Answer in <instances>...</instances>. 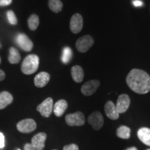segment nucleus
Masks as SVG:
<instances>
[{
  "instance_id": "1",
  "label": "nucleus",
  "mask_w": 150,
  "mask_h": 150,
  "mask_svg": "<svg viewBox=\"0 0 150 150\" xmlns=\"http://www.w3.org/2000/svg\"><path fill=\"white\" fill-rule=\"evenodd\" d=\"M127 85L136 93L144 95L150 91V76L145 71L133 69L127 75Z\"/></svg>"
},
{
  "instance_id": "2",
  "label": "nucleus",
  "mask_w": 150,
  "mask_h": 150,
  "mask_svg": "<svg viewBox=\"0 0 150 150\" xmlns=\"http://www.w3.org/2000/svg\"><path fill=\"white\" fill-rule=\"evenodd\" d=\"M40 59L35 54H30L24 59L21 65V70L24 74H31L35 72L39 67Z\"/></svg>"
},
{
  "instance_id": "3",
  "label": "nucleus",
  "mask_w": 150,
  "mask_h": 150,
  "mask_svg": "<svg viewBox=\"0 0 150 150\" xmlns=\"http://www.w3.org/2000/svg\"><path fill=\"white\" fill-rule=\"evenodd\" d=\"M65 122L70 127L83 126L85 124V117L83 112L77 111L74 113L67 114L65 116Z\"/></svg>"
},
{
  "instance_id": "4",
  "label": "nucleus",
  "mask_w": 150,
  "mask_h": 150,
  "mask_svg": "<svg viewBox=\"0 0 150 150\" xmlns=\"http://www.w3.org/2000/svg\"><path fill=\"white\" fill-rule=\"evenodd\" d=\"M94 45V39L91 35H86L79 38L76 42V48L81 53H85Z\"/></svg>"
},
{
  "instance_id": "5",
  "label": "nucleus",
  "mask_w": 150,
  "mask_h": 150,
  "mask_svg": "<svg viewBox=\"0 0 150 150\" xmlns=\"http://www.w3.org/2000/svg\"><path fill=\"white\" fill-rule=\"evenodd\" d=\"M17 129L21 133L29 134L36 129V122L33 119H24L17 124Z\"/></svg>"
},
{
  "instance_id": "6",
  "label": "nucleus",
  "mask_w": 150,
  "mask_h": 150,
  "mask_svg": "<svg viewBox=\"0 0 150 150\" xmlns=\"http://www.w3.org/2000/svg\"><path fill=\"white\" fill-rule=\"evenodd\" d=\"M54 102L51 97H48L37 106V110L45 117H49L53 111Z\"/></svg>"
},
{
  "instance_id": "7",
  "label": "nucleus",
  "mask_w": 150,
  "mask_h": 150,
  "mask_svg": "<svg viewBox=\"0 0 150 150\" xmlns=\"http://www.w3.org/2000/svg\"><path fill=\"white\" fill-rule=\"evenodd\" d=\"M83 20L79 13H75L72 16L70 22V29L73 33H80L83 29Z\"/></svg>"
},
{
  "instance_id": "8",
  "label": "nucleus",
  "mask_w": 150,
  "mask_h": 150,
  "mask_svg": "<svg viewBox=\"0 0 150 150\" xmlns=\"http://www.w3.org/2000/svg\"><path fill=\"white\" fill-rule=\"evenodd\" d=\"M88 122L95 130L97 131L104 125V117L100 112L95 111L88 116Z\"/></svg>"
},
{
  "instance_id": "9",
  "label": "nucleus",
  "mask_w": 150,
  "mask_h": 150,
  "mask_svg": "<svg viewBox=\"0 0 150 150\" xmlns=\"http://www.w3.org/2000/svg\"><path fill=\"white\" fill-rule=\"evenodd\" d=\"M99 85H100V82L98 80L88 81L82 86L81 91L85 96H91L96 92Z\"/></svg>"
},
{
  "instance_id": "10",
  "label": "nucleus",
  "mask_w": 150,
  "mask_h": 150,
  "mask_svg": "<svg viewBox=\"0 0 150 150\" xmlns=\"http://www.w3.org/2000/svg\"><path fill=\"white\" fill-rule=\"evenodd\" d=\"M17 43L22 50L26 52H30L33 47V43L27 35L19 33L16 38Z\"/></svg>"
},
{
  "instance_id": "11",
  "label": "nucleus",
  "mask_w": 150,
  "mask_h": 150,
  "mask_svg": "<svg viewBox=\"0 0 150 150\" xmlns=\"http://www.w3.org/2000/svg\"><path fill=\"white\" fill-rule=\"evenodd\" d=\"M131 99L129 98V95L127 94H122L118 97L115 106L117 108V112L120 113H124L128 110V108L130 106Z\"/></svg>"
},
{
  "instance_id": "12",
  "label": "nucleus",
  "mask_w": 150,
  "mask_h": 150,
  "mask_svg": "<svg viewBox=\"0 0 150 150\" xmlns=\"http://www.w3.org/2000/svg\"><path fill=\"white\" fill-rule=\"evenodd\" d=\"M47 134L44 132H40L35 135L31 139V145L35 150H43L45 147Z\"/></svg>"
},
{
  "instance_id": "13",
  "label": "nucleus",
  "mask_w": 150,
  "mask_h": 150,
  "mask_svg": "<svg viewBox=\"0 0 150 150\" xmlns=\"http://www.w3.org/2000/svg\"><path fill=\"white\" fill-rule=\"evenodd\" d=\"M104 110L106 116L112 120H117L120 117V114L117 112L115 104L111 101H108L106 103L104 106Z\"/></svg>"
},
{
  "instance_id": "14",
  "label": "nucleus",
  "mask_w": 150,
  "mask_h": 150,
  "mask_svg": "<svg viewBox=\"0 0 150 150\" xmlns=\"http://www.w3.org/2000/svg\"><path fill=\"white\" fill-rule=\"evenodd\" d=\"M50 75L46 72H41L38 74L34 78V84L38 88H43L49 83Z\"/></svg>"
},
{
  "instance_id": "15",
  "label": "nucleus",
  "mask_w": 150,
  "mask_h": 150,
  "mask_svg": "<svg viewBox=\"0 0 150 150\" xmlns=\"http://www.w3.org/2000/svg\"><path fill=\"white\" fill-rule=\"evenodd\" d=\"M68 104H67V101L65 99H60L54 105L53 111L55 114L56 116L57 117H61L63 115L65 110H66Z\"/></svg>"
},
{
  "instance_id": "16",
  "label": "nucleus",
  "mask_w": 150,
  "mask_h": 150,
  "mask_svg": "<svg viewBox=\"0 0 150 150\" xmlns=\"http://www.w3.org/2000/svg\"><path fill=\"white\" fill-rule=\"evenodd\" d=\"M71 74L72 79L76 83H81L83 80L84 72L83 68L79 65H74L71 68Z\"/></svg>"
},
{
  "instance_id": "17",
  "label": "nucleus",
  "mask_w": 150,
  "mask_h": 150,
  "mask_svg": "<svg viewBox=\"0 0 150 150\" xmlns=\"http://www.w3.org/2000/svg\"><path fill=\"white\" fill-rule=\"evenodd\" d=\"M138 137L142 143L150 146V129L147 127H142L138 131Z\"/></svg>"
},
{
  "instance_id": "18",
  "label": "nucleus",
  "mask_w": 150,
  "mask_h": 150,
  "mask_svg": "<svg viewBox=\"0 0 150 150\" xmlns=\"http://www.w3.org/2000/svg\"><path fill=\"white\" fill-rule=\"evenodd\" d=\"M13 101V95L7 91H3L0 93V109H3L11 104Z\"/></svg>"
},
{
  "instance_id": "19",
  "label": "nucleus",
  "mask_w": 150,
  "mask_h": 150,
  "mask_svg": "<svg viewBox=\"0 0 150 150\" xmlns=\"http://www.w3.org/2000/svg\"><path fill=\"white\" fill-rule=\"evenodd\" d=\"M21 60V56L18 50L15 47H11L9 50L8 61L11 64H17Z\"/></svg>"
},
{
  "instance_id": "20",
  "label": "nucleus",
  "mask_w": 150,
  "mask_h": 150,
  "mask_svg": "<svg viewBox=\"0 0 150 150\" xmlns=\"http://www.w3.org/2000/svg\"><path fill=\"white\" fill-rule=\"evenodd\" d=\"M116 135L122 139H129L131 136V129L127 126H120L117 129Z\"/></svg>"
},
{
  "instance_id": "21",
  "label": "nucleus",
  "mask_w": 150,
  "mask_h": 150,
  "mask_svg": "<svg viewBox=\"0 0 150 150\" xmlns=\"http://www.w3.org/2000/svg\"><path fill=\"white\" fill-rule=\"evenodd\" d=\"M48 6L50 10L58 13L62 11L63 4L61 0H49Z\"/></svg>"
},
{
  "instance_id": "22",
  "label": "nucleus",
  "mask_w": 150,
  "mask_h": 150,
  "mask_svg": "<svg viewBox=\"0 0 150 150\" xmlns=\"http://www.w3.org/2000/svg\"><path fill=\"white\" fill-rule=\"evenodd\" d=\"M40 20H39V17L35 14L31 15L28 19V26L31 31H35L38 27Z\"/></svg>"
},
{
  "instance_id": "23",
  "label": "nucleus",
  "mask_w": 150,
  "mask_h": 150,
  "mask_svg": "<svg viewBox=\"0 0 150 150\" xmlns=\"http://www.w3.org/2000/svg\"><path fill=\"white\" fill-rule=\"evenodd\" d=\"M72 57V51L71 50L70 47H66L63 49V54H62V57L61 60L62 62L65 64H67L70 61Z\"/></svg>"
},
{
  "instance_id": "24",
  "label": "nucleus",
  "mask_w": 150,
  "mask_h": 150,
  "mask_svg": "<svg viewBox=\"0 0 150 150\" xmlns=\"http://www.w3.org/2000/svg\"><path fill=\"white\" fill-rule=\"evenodd\" d=\"M6 15L9 23L13 24V25H16V24H18V19H17L13 11H8V12H7Z\"/></svg>"
},
{
  "instance_id": "25",
  "label": "nucleus",
  "mask_w": 150,
  "mask_h": 150,
  "mask_svg": "<svg viewBox=\"0 0 150 150\" xmlns=\"http://www.w3.org/2000/svg\"><path fill=\"white\" fill-rule=\"evenodd\" d=\"M63 150H79V147L76 144H70V145H65L63 147Z\"/></svg>"
},
{
  "instance_id": "26",
  "label": "nucleus",
  "mask_w": 150,
  "mask_h": 150,
  "mask_svg": "<svg viewBox=\"0 0 150 150\" xmlns=\"http://www.w3.org/2000/svg\"><path fill=\"white\" fill-rule=\"evenodd\" d=\"M5 146V138L4 134L0 132V149H3Z\"/></svg>"
},
{
  "instance_id": "27",
  "label": "nucleus",
  "mask_w": 150,
  "mask_h": 150,
  "mask_svg": "<svg viewBox=\"0 0 150 150\" xmlns=\"http://www.w3.org/2000/svg\"><path fill=\"white\" fill-rule=\"evenodd\" d=\"M13 0H0V6H8L12 3Z\"/></svg>"
},
{
  "instance_id": "28",
  "label": "nucleus",
  "mask_w": 150,
  "mask_h": 150,
  "mask_svg": "<svg viewBox=\"0 0 150 150\" xmlns=\"http://www.w3.org/2000/svg\"><path fill=\"white\" fill-rule=\"evenodd\" d=\"M24 150H35V148L31 145V144L27 143L24 146Z\"/></svg>"
},
{
  "instance_id": "29",
  "label": "nucleus",
  "mask_w": 150,
  "mask_h": 150,
  "mask_svg": "<svg viewBox=\"0 0 150 150\" xmlns=\"http://www.w3.org/2000/svg\"><path fill=\"white\" fill-rule=\"evenodd\" d=\"M134 5L135 6H141L142 5V2L141 1H140V0H134Z\"/></svg>"
},
{
  "instance_id": "30",
  "label": "nucleus",
  "mask_w": 150,
  "mask_h": 150,
  "mask_svg": "<svg viewBox=\"0 0 150 150\" xmlns=\"http://www.w3.org/2000/svg\"><path fill=\"white\" fill-rule=\"evenodd\" d=\"M5 76H6V74H5L3 70H0V81L4 79Z\"/></svg>"
},
{
  "instance_id": "31",
  "label": "nucleus",
  "mask_w": 150,
  "mask_h": 150,
  "mask_svg": "<svg viewBox=\"0 0 150 150\" xmlns=\"http://www.w3.org/2000/svg\"><path fill=\"white\" fill-rule=\"evenodd\" d=\"M126 150H138V149L136 147H131L129 148H127Z\"/></svg>"
},
{
  "instance_id": "32",
  "label": "nucleus",
  "mask_w": 150,
  "mask_h": 150,
  "mask_svg": "<svg viewBox=\"0 0 150 150\" xmlns=\"http://www.w3.org/2000/svg\"><path fill=\"white\" fill-rule=\"evenodd\" d=\"M0 63H1V59H0Z\"/></svg>"
},
{
  "instance_id": "33",
  "label": "nucleus",
  "mask_w": 150,
  "mask_h": 150,
  "mask_svg": "<svg viewBox=\"0 0 150 150\" xmlns=\"http://www.w3.org/2000/svg\"><path fill=\"white\" fill-rule=\"evenodd\" d=\"M147 150H150V149H147Z\"/></svg>"
},
{
  "instance_id": "34",
  "label": "nucleus",
  "mask_w": 150,
  "mask_h": 150,
  "mask_svg": "<svg viewBox=\"0 0 150 150\" xmlns=\"http://www.w3.org/2000/svg\"><path fill=\"white\" fill-rule=\"evenodd\" d=\"M18 150H20V149H18Z\"/></svg>"
},
{
  "instance_id": "35",
  "label": "nucleus",
  "mask_w": 150,
  "mask_h": 150,
  "mask_svg": "<svg viewBox=\"0 0 150 150\" xmlns=\"http://www.w3.org/2000/svg\"><path fill=\"white\" fill-rule=\"evenodd\" d=\"M53 150H57V149H53Z\"/></svg>"
}]
</instances>
